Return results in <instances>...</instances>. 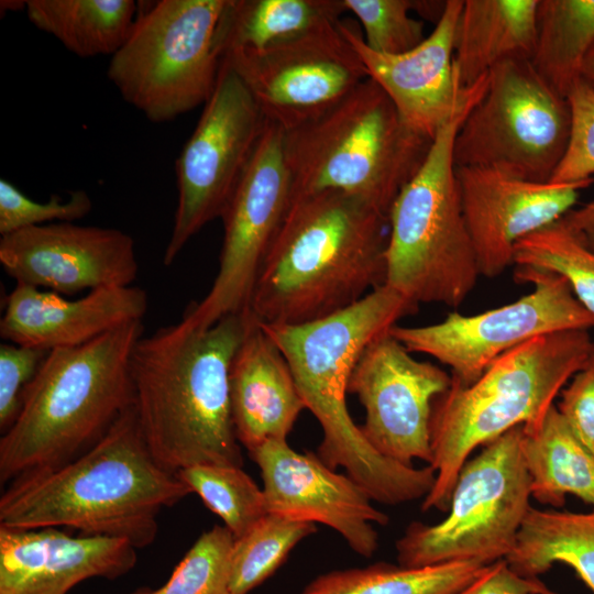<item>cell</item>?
<instances>
[{
    "mask_svg": "<svg viewBox=\"0 0 594 594\" xmlns=\"http://www.w3.org/2000/svg\"><path fill=\"white\" fill-rule=\"evenodd\" d=\"M253 319L246 309L206 329L179 321L135 343L130 360L134 414L151 454L168 472L243 465L229 374Z\"/></svg>",
    "mask_w": 594,
    "mask_h": 594,
    "instance_id": "1",
    "label": "cell"
},
{
    "mask_svg": "<svg viewBox=\"0 0 594 594\" xmlns=\"http://www.w3.org/2000/svg\"><path fill=\"white\" fill-rule=\"evenodd\" d=\"M418 305L386 284L328 317L300 324L261 323L279 348L306 409L322 429L320 460L361 485L373 502L399 505L425 498L436 482L430 466H406L378 453L346 407L352 371L365 348Z\"/></svg>",
    "mask_w": 594,
    "mask_h": 594,
    "instance_id": "2",
    "label": "cell"
},
{
    "mask_svg": "<svg viewBox=\"0 0 594 594\" xmlns=\"http://www.w3.org/2000/svg\"><path fill=\"white\" fill-rule=\"evenodd\" d=\"M190 493L155 461L131 405L80 455L12 480L0 497V527H66L139 549L156 538L161 510Z\"/></svg>",
    "mask_w": 594,
    "mask_h": 594,
    "instance_id": "3",
    "label": "cell"
},
{
    "mask_svg": "<svg viewBox=\"0 0 594 594\" xmlns=\"http://www.w3.org/2000/svg\"><path fill=\"white\" fill-rule=\"evenodd\" d=\"M388 217L337 190L293 200L263 262L248 310L261 323L300 324L385 285Z\"/></svg>",
    "mask_w": 594,
    "mask_h": 594,
    "instance_id": "4",
    "label": "cell"
},
{
    "mask_svg": "<svg viewBox=\"0 0 594 594\" xmlns=\"http://www.w3.org/2000/svg\"><path fill=\"white\" fill-rule=\"evenodd\" d=\"M142 321L48 351L0 439V482L53 469L98 441L132 405L130 360Z\"/></svg>",
    "mask_w": 594,
    "mask_h": 594,
    "instance_id": "5",
    "label": "cell"
},
{
    "mask_svg": "<svg viewBox=\"0 0 594 594\" xmlns=\"http://www.w3.org/2000/svg\"><path fill=\"white\" fill-rule=\"evenodd\" d=\"M593 355L588 330L560 331L507 351L469 385L452 381L432 408L429 465L436 471V482L421 510H448L471 453L515 427L538 425Z\"/></svg>",
    "mask_w": 594,
    "mask_h": 594,
    "instance_id": "6",
    "label": "cell"
},
{
    "mask_svg": "<svg viewBox=\"0 0 594 594\" xmlns=\"http://www.w3.org/2000/svg\"><path fill=\"white\" fill-rule=\"evenodd\" d=\"M431 143L406 125L386 92L367 78L321 116L285 132L293 200L337 190L388 217Z\"/></svg>",
    "mask_w": 594,
    "mask_h": 594,
    "instance_id": "7",
    "label": "cell"
},
{
    "mask_svg": "<svg viewBox=\"0 0 594 594\" xmlns=\"http://www.w3.org/2000/svg\"><path fill=\"white\" fill-rule=\"evenodd\" d=\"M487 78L488 73L474 82L469 97L439 130L424 164L388 213L385 284L417 305L457 308L481 276L462 211L453 146Z\"/></svg>",
    "mask_w": 594,
    "mask_h": 594,
    "instance_id": "8",
    "label": "cell"
},
{
    "mask_svg": "<svg viewBox=\"0 0 594 594\" xmlns=\"http://www.w3.org/2000/svg\"><path fill=\"white\" fill-rule=\"evenodd\" d=\"M228 0H161L138 11L107 76L154 123L205 105L217 85L219 20Z\"/></svg>",
    "mask_w": 594,
    "mask_h": 594,
    "instance_id": "9",
    "label": "cell"
},
{
    "mask_svg": "<svg viewBox=\"0 0 594 594\" xmlns=\"http://www.w3.org/2000/svg\"><path fill=\"white\" fill-rule=\"evenodd\" d=\"M521 433L522 426L510 429L463 464L448 516L436 525L414 521L396 541L400 566L506 559L532 507Z\"/></svg>",
    "mask_w": 594,
    "mask_h": 594,
    "instance_id": "10",
    "label": "cell"
},
{
    "mask_svg": "<svg viewBox=\"0 0 594 594\" xmlns=\"http://www.w3.org/2000/svg\"><path fill=\"white\" fill-rule=\"evenodd\" d=\"M568 99L530 59H506L488 72L486 89L454 139L457 167H492L549 182L570 138Z\"/></svg>",
    "mask_w": 594,
    "mask_h": 594,
    "instance_id": "11",
    "label": "cell"
},
{
    "mask_svg": "<svg viewBox=\"0 0 594 594\" xmlns=\"http://www.w3.org/2000/svg\"><path fill=\"white\" fill-rule=\"evenodd\" d=\"M515 278L532 284V292L480 314L451 312L438 323L395 324L389 332L410 353L437 359L450 367L453 382L469 385L498 356L534 338L594 327V315L578 300L563 277L516 267Z\"/></svg>",
    "mask_w": 594,
    "mask_h": 594,
    "instance_id": "12",
    "label": "cell"
},
{
    "mask_svg": "<svg viewBox=\"0 0 594 594\" xmlns=\"http://www.w3.org/2000/svg\"><path fill=\"white\" fill-rule=\"evenodd\" d=\"M265 125L242 79L221 61L215 90L176 160L178 197L165 265L206 224L221 218Z\"/></svg>",
    "mask_w": 594,
    "mask_h": 594,
    "instance_id": "13",
    "label": "cell"
},
{
    "mask_svg": "<svg viewBox=\"0 0 594 594\" xmlns=\"http://www.w3.org/2000/svg\"><path fill=\"white\" fill-rule=\"evenodd\" d=\"M285 131L266 121L264 132L222 216L219 270L207 295L180 322L206 329L248 309L263 262L293 202L284 154Z\"/></svg>",
    "mask_w": 594,
    "mask_h": 594,
    "instance_id": "14",
    "label": "cell"
},
{
    "mask_svg": "<svg viewBox=\"0 0 594 594\" xmlns=\"http://www.w3.org/2000/svg\"><path fill=\"white\" fill-rule=\"evenodd\" d=\"M338 24L263 51L232 50L221 61L242 79L266 121L286 132L321 116L369 78Z\"/></svg>",
    "mask_w": 594,
    "mask_h": 594,
    "instance_id": "15",
    "label": "cell"
},
{
    "mask_svg": "<svg viewBox=\"0 0 594 594\" xmlns=\"http://www.w3.org/2000/svg\"><path fill=\"white\" fill-rule=\"evenodd\" d=\"M451 383L443 369L414 359L387 331L361 354L348 393L364 407L360 428L367 442L387 459L414 466L415 460H432V408Z\"/></svg>",
    "mask_w": 594,
    "mask_h": 594,
    "instance_id": "16",
    "label": "cell"
},
{
    "mask_svg": "<svg viewBox=\"0 0 594 594\" xmlns=\"http://www.w3.org/2000/svg\"><path fill=\"white\" fill-rule=\"evenodd\" d=\"M0 263L16 284L66 295L132 286L139 273L130 234L74 222H53L2 235Z\"/></svg>",
    "mask_w": 594,
    "mask_h": 594,
    "instance_id": "17",
    "label": "cell"
},
{
    "mask_svg": "<svg viewBox=\"0 0 594 594\" xmlns=\"http://www.w3.org/2000/svg\"><path fill=\"white\" fill-rule=\"evenodd\" d=\"M249 455L261 471L267 514L323 524L355 553H375L378 534L373 525L385 526L389 517L353 479L334 472L315 453L295 451L287 441H266Z\"/></svg>",
    "mask_w": 594,
    "mask_h": 594,
    "instance_id": "18",
    "label": "cell"
},
{
    "mask_svg": "<svg viewBox=\"0 0 594 594\" xmlns=\"http://www.w3.org/2000/svg\"><path fill=\"white\" fill-rule=\"evenodd\" d=\"M455 174L480 273L488 278L513 265L519 240L563 217L594 182H534L492 167H457Z\"/></svg>",
    "mask_w": 594,
    "mask_h": 594,
    "instance_id": "19",
    "label": "cell"
},
{
    "mask_svg": "<svg viewBox=\"0 0 594 594\" xmlns=\"http://www.w3.org/2000/svg\"><path fill=\"white\" fill-rule=\"evenodd\" d=\"M464 0L446 1L431 34L415 48L386 55L370 50L352 21L339 30L373 79L389 97L406 125L433 140L472 91L463 87L454 63V34Z\"/></svg>",
    "mask_w": 594,
    "mask_h": 594,
    "instance_id": "20",
    "label": "cell"
},
{
    "mask_svg": "<svg viewBox=\"0 0 594 594\" xmlns=\"http://www.w3.org/2000/svg\"><path fill=\"white\" fill-rule=\"evenodd\" d=\"M136 559L122 538L0 527V594H66L89 578H119Z\"/></svg>",
    "mask_w": 594,
    "mask_h": 594,
    "instance_id": "21",
    "label": "cell"
},
{
    "mask_svg": "<svg viewBox=\"0 0 594 594\" xmlns=\"http://www.w3.org/2000/svg\"><path fill=\"white\" fill-rule=\"evenodd\" d=\"M147 294L135 286L90 290L68 300L54 292L16 284L0 320V336L18 345L52 351L75 348L132 321H142Z\"/></svg>",
    "mask_w": 594,
    "mask_h": 594,
    "instance_id": "22",
    "label": "cell"
},
{
    "mask_svg": "<svg viewBox=\"0 0 594 594\" xmlns=\"http://www.w3.org/2000/svg\"><path fill=\"white\" fill-rule=\"evenodd\" d=\"M229 387L235 436L248 452L287 441L306 409L284 354L255 318L232 360Z\"/></svg>",
    "mask_w": 594,
    "mask_h": 594,
    "instance_id": "23",
    "label": "cell"
},
{
    "mask_svg": "<svg viewBox=\"0 0 594 594\" xmlns=\"http://www.w3.org/2000/svg\"><path fill=\"white\" fill-rule=\"evenodd\" d=\"M538 1L464 0L454 34V63L463 87L506 59L531 58Z\"/></svg>",
    "mask_w": 594,
    "mask_h": 594,
    "instance_id": "24",
    "label": "cell"
},
{
    "mask_svg": "<svg viewBox=\"0 0 594 594\" xmlns=\"http://www.w3.org/2000/svg\"><path fill=\"white\" fill-rule=\"evenodd\" d=\"M522 459L530 476L531 497L562 507L566 495L594 506V454L573 433L557 406L541 421L524 427Z\"/></svg>",
    "mask_w": 594,
    "mask_h": 594,
    "instance_id": "25",
    "label": "cell"
},
{
    "mask_svg": "<svg viewBox=\"0 0 594 594\" xmlns=\"http://www.w3.org/2000/svg\"><path fill=\"white\" fill-rule=\"evenodd\" d=\"M346 12L343 0H228L218 23L220 55L263 51L334 26Z\"/></svg>",
    "mask_w": 594,
    "mask_h": 594,
    "instance_id": "26",
    "label": "cell"
},
{
    "mask_svg": "<svg viewBox=\"0 0 594 594\" xmlns=\"http://www.w3.org/2000/svg\"><path fill=\"white\" fill-rule=\"evenodd\" d=\"M505 560L515 572L528 578H538L556 563L569 565L594 593V510L531 507Z\"/></svg>",
    "mask_w": 594,
    "mask_h": 594,
    "instance_id": "27",
    "label": "cell"
},
{
    "mask_svg": "<svg viewBox=\"0 0 594 594\" xmlns=\"http://www.w3.org/2000/svg\"><path fill=\"white\" fill-rule=\"evenodd\" d=\"M138 11L133 0H28L25 8L35 28L81 58L112 56L129 36Z\"/></svg>",
    "mask_w": 594,
    "mask_h": 594,
    "instance_id": "28",
    "label": "cell"
},
{
    "mask_svg": "<svg viewBox=\"0 0 594 594\" xmlns=\"http://www.w3.org/2000/svg\"><path fill=\"white\" fill-rule=\"evenodd\" d=\"M594 43V0H539L536 42L530 62L558 94L568 96L581 79Z\"/></svg>",
    "mask_w": 594,
    "mask_h": 594,
    "instance_id": "29",
    "label": "cell"
},
{
    "mask_svg": "<svg viewBox=\"0 0 594 594\" xmlns=\"http://www.w3.org/2000/svg\"><path fill=\"white\" fill-rule=\"evenodd\" d=\"M487 565L476 561H455L404 568L381 562L322 573L299 594H454L475 580Z\"/></svg>",
    "mask_w": 594,
    "mask_h": 594,
    "instance_id": "30",
    "label": "cell"
},
{
    "mask_svg": "<svg viewBox=\"0 0 594 594\" xmlns=\"http://www.w3.org/2000/svg\"><path fill=\"white\" fill-rule=\"evenodd\" d=\"M513 265L563 277L578 300L594 315V252L562 217L519 240Z\"/></svg>",
    "mask_w": 594,
    "mask_h": 594,
    "instance_id": "31",
    "label": "cell"
},
{
    "mask_svg": "<svg viewBox=\"0 0 594 594\" xmlns=\"http://www.w3.org/2000/svg\"><path fill=\"white\" fill-rule=\"evenodd\" d=\"M177 475L221 518L234 539L244 536L267 515L263 490L242 466L195 465Z\"/></svg>",
    "mask_w": 594,
    "mask_h": 594,
    "instance_id": "32",
    "label": "cell"
},
{
    "mask_svg": "<svg viewBox=\"0 0 594 594\" xmlns=\"http://www.w3.org/2000/svg\"><path fill=\"white\" fill-rule=\"evenodd\" d=\"M315 524L267 514L244 536L234 539L230 562V588L248 594L267 580L306 537Z\"/></svg>",
    "mask_w": 594,
    "mask_h": 594,
    "instance_id": "33",
    "label": "cell"
},
{
    "mask_svg": "<svg viewBox=\"0 0 594 594\" xmlns=\"http://www.w3.org/2000/svg\"><path fill=\"white\" fill-rule=\"evenodd\" d=\"M363 29L365 45L381 54L399 55L418 46L425 38L424 23L409 15L411 10L439 21L446 1L343 0Z\"/></svg>",
    "mask_w": 594,
    "mask_h": 594,
    "instance_id": "34",
    "label": "cell"
},
{
    "mask_svg": "<svg viewBox=\"0 0 594 594\" xmlns=\"http://www.w3.org/2000/svg\"><path fill=\"white\" fill-rule=\"evenodd\" d=\"M234 537L224 526L205 531L152 594H233L230 562Z\"/></svg>",
    "mask_w": 594,
    "mask_h": 594,
    "instance_id": "35",
    "label": "cell"
},
{
    "mask_svg": "<svg viewBox=\"0 0 594 594\" xmlns=\"http://www.w3.org/2000/svg\"><path fill=\"white\" fill-rule=\"evenodd\" d=\"M91 209L92 200L84 189L70 191L66 200L53 196L47 202H37L9 180L0 179L1 237L53 221L74 222L86 217Z\"/></svg>",
    "mask_w": 594,
    "mask_h": 594,
    "instance_id": "36",
    "label": "cell"
},
{
    "mask_svg": "<svg viewBox=\"0 0 594 594\" xmlns=\"http://www.w3.org/2000/svg\"><path fill=\"white\" fill-rule=\"evenodd\" d=\"M571 131L565 153L549 182L578 183L594 175V91L579 79L566 96Z\"/></svg>",
    "mask_w": 594,
    "mask_h": 594,
    "instance_id": "37",
    "label": "cell"
},
{
    "mask_svg": "<svg viewBox=\"0 0 594 594\" xmlns=\"http://www.w3.org/2000/svg\"><path fill=\"white\" fill-rule=\"evenodd\" d=\"M47 351L2 343L0 345V428L6 431L14 421L25 387L33 380Z\"/></svg>",
    "mask_w": 594,
    "mask_h": 594,
    "instance_id": "38",
    "label": "cell"
},
{
    "mask_svg": "<svg viewBox=\"0 0 594 594\" xmlns=\"http://www.w3.org/2000/svg\"><path fill=\"white\" fill-rule=\"evenodd\" d=\"M558 410L578 437L594 454V355L560 393Z\"/></svg>",
    "mask_w": 594,
    "mask_h": 594,
    "instance_id": "39",
    "label": "cell"
},
{
    "mask_svg": "<svg viewBox=\"0 0 594 594\" xmlns=\"http://www.w3.org/2000/svg\"><path fill=\"white\" fill-rule=\"evenodd\" d=\"M454 594H557L538 578L522 576L506 562L488 564L471 583Z\"/></svg>",
    "mask_w": 594,
    "mask_h": 594,
    "instance_id": "40",
    "label": "cell"
},
{
    "mask_svg": "<svg viewBox=\"0 0 594 594\" xmlns=\"http://www.w3.org/2000/svg\"><path fill=\"white\" fill-rule=\"evenodd\" d=\"M562 219L594 252V200L579 209H571Z\"/></svg>",
    "mask_w": 594,
    "mask_h": 594,
    "instance_id": "41",
    "label": "cell"
},
{
    "mask_svg": "<svg viewBox=\"0 0 594 594\" xmlns=\"http://www.w3.org/2000/svg\"><path fill=\"white\" fill-rule=\"evenodd\" d=\"M581 79L594 91V43L584 58Z\"/></svg>",
    "mask_w": 594,
    "mask_h": 594,
    "instance_id": "42",
    "label": "cell"
},
{
    "mask_svg": "<svg viewBox=\"0 0 594 594\" xmlns=\"http://www.w3.org/2000/svg\"><path fill=\"white\" fill-rule=\"evenodd\" d=\"M0 7H1V12L7 11V10H18V9H21V8H26V1H1L0 2Z\"/></svg>",
    "mask_w": 594,
    "mask_h": 594,
    "instance_id": "43",
    "label": "cell"
},
{
    "mask_svg": "<svg viewBox=\"0 0 594 594\" xmlns=\"http://www.w3.org/2000/svg\"><path fill=\"white\" fill-rule=\"evenodd\" d=\"M153 593V590H150V588H140L138 591H134L133 593H130V594H152Z\"/></svg>",
    "mask_w": 594,
    "mask_h": 594,
    "instance_id": "44",
    "label": "cell"
}]
</instances>
